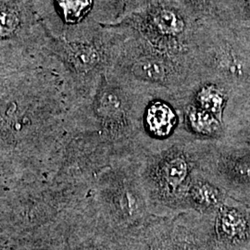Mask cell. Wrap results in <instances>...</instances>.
Returning <instances> with one entry per match:
<instances>
[{"label":"cell","mask_w":250,"mask_h":250,"mask_svg":"<svg viewBox=\"0 0 250 250\" xmlns=\"http://www.w3.org/2000/svg\"><path fill=\"white\" fill-rule=\"evenodd\" d=\"M192 195L197 203L206 207L215 205L219 199V193L215 188L201 183L194 187Z\"/></svg>","instance_id":"30bf717a"},{"label":"cell","mask_w":250,"mask_h":250,"mask_svg":"<svg viewBox=\"0 0 250 250\" xmlns=\"http://www.w3.org/2000/svg\"><path fill=\"white\" fill-rule=\"evenodd\" d=\"M188 119L192 128L200 134H212L218 127L214 116L203 108L192 107L189 110Z\"/></svg>","instance_id":"5b68a950"},{"label":"cell","mask_w":250,"mask_h":250,"mask_svg":"<svg viewBox=\"0 0 250 250\" xmlns=\"http://www.w3.org/2000/svg\"><path fill=\"white\" fill-rule=\"evenodd\" d=\"M187 174L188 165L181 157L170 159L163 166L162 175L170 188H177L187 177Z\"/></svg>","instance_id":"277c9868"},{"label":"cell","mask_w":250,"mask_h":250,"mask_svg":"<svg viewBox=\"0 0 250 250\" xmlns=\"http://www.w3.org/2000/svg\"><path fill=\"white\" fill-rule=\"evenodd\" d=\"M67 21H75L88 10L91 0H57Z\"/></svg>","instance_id":"9c48e42d"},{"label":"cell","mask_w":250,"mask_h":250,"mask_svg":"<svg viewBox=\"0 0 250 250\" xmlns=\"http://www.w3.org/2000/svg\"><path fill=\"white\" fill-rule=\"evenodd\" d=\"M197 100L201 107L210 114L221 116L224 99L222 93L213 86H206L200 90Z\"/></svg>","instance_id":"8992f818"},{"label":"cell","mask_w":250,"mask_h":250,"mask_svg":"<svg viewBox=\"0 0 250 250\" xmlns=\"http://www.w3.org/2000/svg\"><path fill=\"white\" fill-rule=\"evenodd\" d=\"M219 227L224 238L229 241H241L247 235L246 222L234 211H227L222 215Z\"/></svg>","instance_id":"7a4b0ae2"},{"label":"cell","mask_w":250,"mask_h":250,"mask_svg":"<svg viewBox=\"0 0 250 250\" xmlns=\"http://www.w3.org/2000/svg\"><path fill=\"white\" fill-rule=\"evenodd\" d=\"M0 250H9V249H7L6 246H4L3 244L0 243Z\"/></svg>","instance_id":"4fadbf2b"},{"label":"cell","mask_w":250,"mask_h":250,"mask_svg":"<svg viewBox=\"0 0 250 250\" xmlns=\"http://www.w3.org/2000/svg\"><path fill=\"white\" fill-rule=\"evenodd\" d=\"M153 21L163 34L174 35L184 30L183 21L169 9H159L153 16Z\"/></svg>","instance_id":"52a82bcc"},{"label":"cell","mask_w":250,"mask_h":250,"mask_svg":"<svg viewBox=\"0 0 250 250\" xmlns=\"http://www.w3.org/2000/svg\"><path fill=\"white\" fill-rule=\"evenodd\" d=\"M69 57L73 65L80 71L90 70L99 62V53L91 45H71Z\"/></svg>","instance_id":"3957f363"},{"label":"cell","mask_w":250,"mask_h":250,"mask_svg":"<svg viewBox=\"0 0 250 250\" xmlns=\"http://www.w3.org/2000/svg\"><path fill=\"white\" fill-rule=\"evenodd\" d=\"M146 123L152 134L163 137L171 132L175 123V115L168 105L158 102L148 108Z\"/></svg>","instance_id":"6da1fadb"},{"label":"cell","mask_w":250,"mask_h":250,"mask_svg":"<svg viewBox=\"0 0 250 250\" xmlns=\"http://www.w3.org/2000/svg\"><path fill=\"white\" fill-rule=\"evenodd\" d=\"M134 72L141 78L150 81H162L166 77V69L157 60H146L135 65Z\"/></svg>","instance_id":"ba28073f"},{"label":"cell","mask_w":250,"mask_h":250,"mask_svg":"<svg viewBox=\"0 0 250 250\" xmlns=\"http://www.w3.org/2000/svg\"><path fill=\"white\" fill-rule=\"evenodd\" d=\"M121 100L113 93H105L99 100V110L104 116H113L121 111Z\"/></svg>","instance_id":"7c38bea8"},{"label":"cell","mask_w":250,"mask_h":250,"mask_svg":"<svg viewBox=\"0 0 250 250\" xmlns=\"http://www.w3.org/2000/svg\"><path fill=\"white\" fill-rule=\"evenodd\" d=\"M18 15L13 9L0 7V36L11 35L19 25Z\"/></svg>","instance_id":"8fae6325"}]
</instances>
